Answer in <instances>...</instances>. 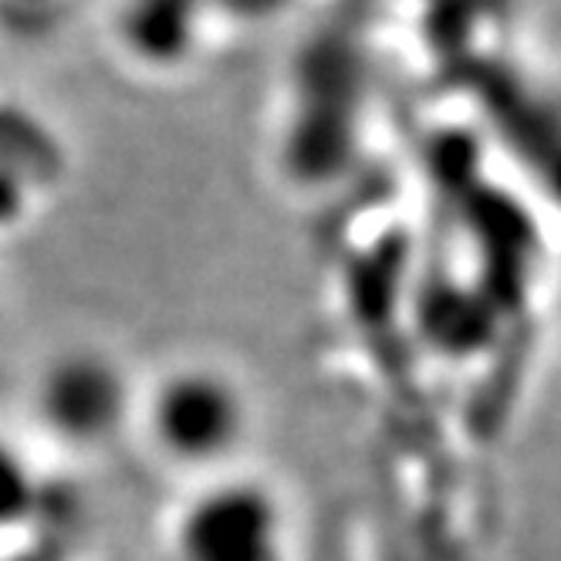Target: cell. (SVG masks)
I'll use <instances>...</instances> for the list:
<instances>
[{
	"instance_id": "1",
	"label": "cell",
	"mask_w": 561,
	"mask_h": 561,
	"mask_svg": "<svg viewBox=\"0 0 561 561\" xmlns=\"http://www.w3.org/2000/svg\"><path fill=\"white\" fill-rule=\"evenodd\" d=\"M244 423V410L233 389L210 373H180L163 382L152 407V430L180 460H214Z\"/></svg>"
},
{
	"instance_id": "2",
	"label": "cell",
	"mask_w": 561,
	"mask_h": 561,
	"mask_svg": "<svg viewBox=\"0 0 561 561\" xmlns=\"http://www.w3.org/2000/svg\"><path fill=\"white\" fill-rule=\"evenodd\" d=\"M180 545L183 561H280V525L261 491L233 488L190 511Z\"/></svg>"
},
{
	"instance_id": "3",
	"label": "cell",
	"mask_w": 561,
	"mask_h": 561,
	"mask_svg": "<svg viewBox=\"0 0 561 561\" xmlns=\"http://www.w3.org/2000/svg\"><path fill=\"white\" fill-rule=\"evenodd\" d=\"M115 379L105 366L68 358L42 386L45 416L68 436H99L115 416Z\"/></svg>"
}]
</instances>
